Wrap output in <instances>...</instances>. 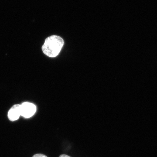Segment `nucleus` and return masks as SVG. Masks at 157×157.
I'll use <instances>...</instances> for the list:
<instances>
[{"label": "nucleus", "instance_id": "obj_3", "mask_svg": "<svg viewBox=\"0 0 157 157\" xmlns=\"http://www.w3.org/2000/svg\"><path fill=\"white\" fill-rule=\"evenodd\" d=\"M21 104H15L9 109L8 116L9 120L11 121H17L21 115Z\"/></svg>", "mask_w": 157, "mask_h": 157}, {"label": "nucleus", "instance_id": "obj_5", "mask_svg": "<svg viewBox=\"0 0 157 157\" xmlns=\"http://www.w3.org/2000/svg\"><path fill=\"white\" fill-rule=\"evenodd\" d=\"M59 157H70L69 156L67 155H61L60 156H59Z\"/></svg>", "mask_w": 157, "mask_h": 157}, {"label": "nucleus", "instance_id": "obj_1", "mask_svg": "<svg viewBox=\"0 0 157 157\" xmlns=\"http://www.w3.org/2000/svg\"><path fill=\"white\" fill-rule=\"evenodd\" d=\"M64 45L61 37L54 36L46 38L42 46V50L45 55L49 57H55L58 55Z\"/></svg>", "mask_w": 157, "mask_h": 157}, {"label": "nucleus", "instance_id": "obj_4", "mask_svg": "<svg viewBox=\"0 0 157 157\" xmlns=\"http://www.w3.org/2000/svg\"><path fill=\"white\" fill-rule=\"evenodd\" d=\"M33 157H47L45 155L41 154H37L34 155Z\"/></svg>", "mask_w": 157, "mask_h": 157}, {"label": "nucleus", "instance_id": "obj_2", "mask_svg": "<svg viewBox=\"0 0 157 157\" xmlns=\"http://www.w3.org/2000/svg\"><path fill=\"white\" fill-rule=\"evenodd\" d=\"M21 115L25 118L33 117L36 111V107L33 103L24 102L21 104Z\"/></svg>", "mask_w": 157, "mask_h": 157}]
</instances>
